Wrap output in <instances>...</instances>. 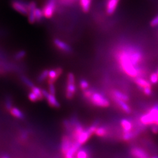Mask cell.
<instances>
[{
    "label": "cell",
    "instance_id": "1",
    "mask_svg": "<svg viewBox=\"0 0 158 158\" xmlns=\"http://www.w3.org/2000/svg\"><path fill=\"white\" fill-rule=\"evenodd\" d=\"M117 59L122 70L128 76L136 78L140 74L139 64L143 55L142 51L134 46H125L118 52Z\"/></svg>",
    "mask_w": 158,
    "mask_h": 158
},
{
    "label": "cell",
    "instance_id": "2",
    "mask_svg": "<svg viewBox=\"0 0 158 158\" xmlns=\"http://www.w3.org/2000/svg\"><path fill=\"white\" fill-rule=\"evenodd\" d=\"M139 121V124L144 127L152 125H158V103L155 104L147 113L141 115Z\"/></svg>",
    "mask_w": 158,
    "mask_h": 158
},
{
    "label": "cell",
    "instance_id": "3",
    "mask_svg": "<svg viewBox=\"0 0 158 158\" xmlns=\"http://www.w3.org/2000/svg\"><path fill=\"white\" fill-rule=\"evenodd\" d=\"M89 100L93 105L98 107L107 108L110 106L109 100L102 93L99 92L94 91Z\"/></svg>",
    "mask_w": 158,
    "mask_h": 158
},
{
    "label": "cell",
    "instance_id": "4",
    "mask_svg": "<svg viewBox=\"0 0 158 158\" xmlns=\"http://www.w3.org/2000/svg\"><path fill=\"white\" fill-rule=\"evenodd\" d=\"M58 8L57 0H47L42 8L44 15L45 18L50 19L54 16Z\"/></svg>",
    "mask_w": 158,
    "mask_h": 158
},
{
    "label": "cell",
    "instance_id": "5",
    "mask_svg": "<svg viewBox=\"0 0 158 158\" xmlns=\"http://www.w3.org/2000/svg\"><path fill=\"white\" fill-rule=\"evenodd\" d=\"M53 44L56 49L63 53L69 55L72 53L73 52V49L71 46L59 38H54L53 40Z\"/></svg>",
    "mask_w": 158,
    "mask_h": 158
},
{
    "label": "cell",
    "instance_id": "6",
    "mask_svg": "<svg viewBox=\"0 0 158 158\" xmlns=\"http://www.w3.org/2000/svg\"><path fill=\"white\" fill-rule=\"evenodd\" d=\"M28 2L23 0H12L11 4L15 11L23 15L27 16L28 14Z\"/></svg>",
    "mask_w": 158,
    "mask_h": 158
},
{
    "label": "cell",
    "instance_id": "7",
    "mask_svg": "<svg viewBox=\"0 0 158 158\" xmlns=\"http://www.w3.org/2000/svg\"><path fill=\"white\" fill-rule=\"evenodd\" d=\"M63 73V69L56 68L49 70L48 82L49 83H55L58 78L61 76Z\"/></svg>",
    "mask_w": 158,
    "mask_h": 158
},
{
    "label": "cell",
    "instance_id": "8",
    "mask_svg": "<svg viewBox=\"0 0 158 158\" xmlns=\"http://www.w3.org/2000/svg\"><path fill=\"white\" fill-rule=\"evenodd\" d=\"M130 153L134 158H150L149 154L143 148L138 147L131 148Z\"/></svg>",
    "mask_w": 158,
    "mask_h": 158
},
{
    "label": "cell",
    "instance_id": "9",
    "mask_svg": "<svg viewBox=\"0 0 158 158\" xmlns=\"http://www.w3.org/2000/svg\"><path fill=\"white\" fill-rule=\"evenodd\" d=\"M42 94L44 95V97L46 98V99L47 100V102L50 106L54 108L60 107V103L57 101L55 95L51 94L49 92L46 91L45 90H42Z\"/></svg>",
    "mask_w": 158,
    "mask_h": 158
},
{
    "label": "cell",
    "instance_id": "10",
    "mask_svg": "<svg viewBox=\"0 0 158 158\" xmlns=\"http://www.w3.org/2000/svg\"><path fill=\"white\" fill-rule=\"evenodd\" d=\"M113 98V101L115 102L116 105L122 111H123L125 113L129 114L131 113V108L128 104L127 103V102H124L123 100H121L118 98H117L115 97H111Z\"/></svg>",
    "mask_w": 158,
    "mask_h": 158
},
{
    "label": "cell",
    "instance_id": "11",
    "mask_svg": "<svg viewBox=\"0 0 158 158\" xmlns=\"http://www.w3.org/2000/svg\"><path fill=\"white\" fill-rule=\"evenodd\" d=\"M74 124V127L72 129V136L74 141H77L81 133L85 131V128L83 125L79 123V122H76Z\"/></svg>",
    "mask_w": 158,
    "mask_h": 158
},
{
    "label": "cell",
    "instance_id": "12",
    "mask_svg": "<svg viewBox=\"0 0 158 158\" xmlns=\"http://www.w3.org/2000/svg\"><path fill=\"white\" fill-rule=\"evenodd\" d=\"M72 141H71V139L68 135H64L63 136L62 142V145H61V151L63 155H64L70 149V147L72 146Z\"/></svg>",
    "mask_w": 158,
    "mask_h": 158
},
{
    "label": "cell",
    "instance_id": "13",
    "mask_svg": "<svg viewBox=\"0 0 158 158\" xmlns=\"http://www.w3.org/2000/svg\"><path fill=\"white\" fill-rule=\"evenodd\" d=\"M119 0H107L106 4V12L108 15H112L115 12Z\"/></svg>",
    "mask_w": 158,
    "mask_h": 158
},
{
    "label": "cell",
    "instance_id": "14",
    "mask_svg": "<svg viewBox=\"0 0 158 158\" xmlns=\"http://www.w3.org/2000/svg\"><path fill=\"white\" fill-rule=\"evenodd\" d=\"M120 125L123 129V132H130L133 130L134 125L130 119L127 118H123L121 119Z\"/></svg>",
    "mask_w": 158,
    "mask_h": 158
},
{
    "label": "cell",
    "instance_id": "15",
    "mask_svg": "<svg viewBox=\"0 0 158 158\" xmlns=\"http://www.w3.org/2000/svg\"><path fill=\"white\" fill-rule=\"evenodd\" d=\"M76 92V85L75 83H67L66 88V97L69 100L72 99Z\"/></svg>",
    "mask_w": 158,
    "mask_h": 158
},
{
    "label": "cell",
    "instance_id": "16",
    "mask_svg": "<svg viewBox=\"0 0 158 158\" xmlns=\"http://www.w3.org/2000/svg\"><path fill=\"white\" fill-rule=\"evenodd\" d=\"M139 134V130L131 131L130 132H123L122 135V139L124 142H128L135 138Z\"/></svg>",
    "mask_w": 158,
    "mask_h": 158
},
{
    "label": "cell",
    "instance_id": "17",
    "mask_svg": "<svg viewBox=\"0 0 158 158\" xmlns=\"http://www.w3.org/2000/svg\"><path fill=\"white\" fill-rule=\"evenodd\" d=\"M92 134L87 130V129L85 130V131L81 133V134L80 135L79 138L77 139V141L79 142V143L81 145L85 144L88 141V140L90 138Z\"/></svg>",
    "mask_w": 158,
    "mask_h": 158
},
{
    "label": "cell",
    "instance_id": "18",
    "mask_svg": "<svg viewBox=\"0 0 158 158\" xmlns=\"http://www.w3.org/2000/svg\"><path fill=\"white\" fill-rule=\"evenodd\" d=\"M111 97H115L117 98H118L125 102H129L130 100L129 96H127V94H125L118 90H113L111 91Z\"/></svg>",
    "mask_w": 158,
    "mask_h": 158
},
{
    "label": "cell",
    "instance_id": "19",
    "mask_svg": "<svg viewBox=\"0 0 158 158\" xmlns=\"http://www.w3.org/2000/svg\"><path fill=\"white\" fill-rule=\"evenodd\" d=\"M79 2L82 11L85 13L89 12L90 10L92 0H79Z\"/></svg>",
    "mask_w": 158,
    "mask_h": 158
},
{
    "label": "cell",
    "instance_id": "20",
    "mask_svg": "<svg viewBox=\"0 0 158 158\" xmlns=\"http://www.w3.org/2000/svg\"><path fill=\"white\" fill-rule=\"evenodd\" d=\"M135 83L141 89L143 88H145V87H152L151 82H149V81H148L145 79H143L141 77H139L135 78Z\"/></svg>",
    "mask_w": 158,
    "mask_h": 158
},
{
    "label": "cell",
    "instance_id": "21",
    "mask_svg": "<svg viewBox=\"0 0 158 158\" xmlns=\"http://www.w3.org/2000/svg\"><path fill=\"white\" fill-rule=\"evenodd\" d=\"M34 14L36 23H41L43 21L44 18H45L42 8L36 7L34 10Z\"/></svg>",
    "mask_w": 158,
    "mask_h": 158
},
{
    "label": "cell",
    "instance_id": "22",
    "mask_svg": "<svg viewBox=\"0 0 158 158\" xmlns=\"http://www.w3.org/2000/svg\"><path fill=\"white\" fill-rule=\"evenodd\" d=\"M108 133V132L107 128L105 126L98 127L94 132V134L96 135L101 138L106 137Z\"/></svg>",
    "mask_w": 158,
    "mask_h": 158
},
{
    "label": "cell",
    "instance_id": "23",
    "mask_svg": "<svg viewBox=\"0 0 158 158\" xmlns=\"http://www.w3.org/2000/svg\"><path fill=\"white\" fill-rule=\"evenodd\" d=\"M10 111L12 115L17 118L21 119L24 118L23 113L18 108L12 107L11 109L10 110Z\"/></svg>",
    "mask_w": 158,
    "mask_h": 158
},
{
    "label": "cell",
    "instance_id": "24",
    "mask_svg": "<svg viewBox=\"0 0 158 158\" xmlns=\"http://www.w3.org/2000/svg\"><path fill=\"white\" fill-rule=\"evenodd\" d=\"M76 158H90V153L85 148H80L76 153Z\"/></svg>",
    "mask_w": 158,
    "mask_h": 158
},
{
    "label": "cell",
    "instance_id": "25",
    "mask_svg": "<svg viewBox=\"0 0 158 158\" xmlns=\"http://www.w3.org/2000/svg\"><path fill=\"white\" fill-rule=\"evenodd\" d=\"M57 4L62 6H70L74 5L79 0H57Z\"/></svg>",
    "mask_w": 158,
    "mask_h": 158
},
{
    "label": "cell",
    "instance_id": "26",
    "mask_svg": "<svg viewBox=\"0 0 158 158\" xmlns=\"http://www.w3.org/2000/svg\"><path fill=\"white\" fill-rule=\"evenodd\" d=\"M27 56V52L25 50H19V51L16 52L14 55L13 58L18 61L22 60L23 59H24Z\"/></svg>",
    "mask_w": 158,
    "mask_h": 158
},
{
    "label": "cell",
    "instance_id": "27",
    "mask_svg": "<svg viewBox=\"0 0 158 158\" xmlns=\"http://www.w3.org/2000/svg\"><path fill=\"white\" fill-rule=\"evenodd\" d=\"M48 73H49V70H42L40 74L37 77V81L38 83H42L45 81L46 79H48Z\"/></svg>",
    "mask_w": 158,
    "mask_h": 158
},
{
    "label": "cell",
    "instance_id": "28",
    "mask_svg": "<svg viewBox=\"0 0 158 158\" xmlns=\"http://www.w3.org/2000/svg\"><path fill=\"white\" fill-rule=\"evenodd\" d=\"M31 91L33 92L34 94H35L38 97L40 101L42 100L44 98V95L42 94V91L39 87H36V86L34 85L31 88Z\"/></svg>",
    "mask_w": 158,
    "mask_h": 158
},
{
    "label": "cell",
    "instance_id": "29",
    "mask_svg": "<svg viewBox=\"0 0 158 158\" xmlns=\"http://www.w3.org/2000/svg\"><path fill=\"white\" fill-rule=\"evenodd\" d=\"M21 81H23V83L27 86L29 87L30 89L35 85L34 83H32V81L25 76H23V75L21 76Z\"/></svg>",
    "mask_w": 158,
    "mask_h": 158
},
{
    "label": "cell",
    "instance_id": "30",
    "mask_svg": "<svg viewBox=\"0 0 158 158\" xmlns=\"http://www.w3.org/2000/svg\"><path fill=\"white\" fill-rule=\"evenodd\" d=\"M79 86L80 88L82 90H85L89 87V83L85 79H81L79 81Z\"/></svg>",
    "mask_w": 158,
    "mask_h": 158
},
{
    "label": "cell",
    "instance_id": "31",
    "mask_svg": "<svg viewBox=\"0 0 158 158\" xmlns=\"http://www.w3.org/2000/svg\"><path fill=\"white\" fill-rule=\"evenodd\" d=\"M94 90L87 89L85 90H83V96L87 100H89L91 96L93 95V94L94 93Z\"/></svg>",
    "mask_w": 158,
    "mask_h": 158
},
{
    "label": "cell",
    "instance_id": "32",
    "mask_svg": "<svg viewBox=\"0 0 158 158\" xmlns=\"http://www.w3.org/2000/svg\"><path fill=\"white\" fill-rule=\"evenodd\" d=\"M150 82L153 84L155 85L158 83V74L155 73H153L151 74L150 76Z\"/></svg>",
    "mask_w": 158,
    "mask_h": 158
},
{
    "label": "cell",
    "instance_id": "33",
    "mask_svg": "<svg viewBox=\"0 0 158 158\" xmlns=\"http://www.w3.org/2000/svg\"><path fill=\"white\" fill-rule=\"evenodd\" d=\"M67 83H75V77L73 73H68L67 76Z\"/></svg>",
    "mask_w": 158,
    "mask_h": 158
},
{
    "label": "cell",
    "instance_id": "34",
    "mask_svg": "<svg viewBox=\"0 0 158 158\" xmlns=\"http://www.w3.org/2000/svg\"><path fill=\"white\" fill-rule=\"evenodd\" d=\"M28 98L31 102H37V101H40L38 97H37V96H36L35 94H34L33 92H31V93H29Z\"/></svg>",
    "mask_w": 158,
    "mask_h": 158
},
{
    "label": "cell",
    "instance_id": "35",
    "mask_svg": "<svg viewBox=\"0 0 158 158\" xmlns=\"http://www.w3.org/2000/svg\"><path fill=\"white\" fill-rule=\"evenodd\" d=\"M141 90L144 93V94L146 96H151L152 94V91L151 89V87H145L142 89Z\"/></svg>",
    "mask_w": 158,
    "mask_h": 158
},
{
    "label": "cell",
    "instance_id": "36",
    "mask_svg": "<svg viewBox=\"0 0 158 158\" xmlns=\"http://www.w3.org/2000/svg\"><path fill=\"white\" fill-rule=\"evenodd\" d=\"M49 93L51 94H53V95H55V93H56V89H55V85L54 83H49Z\"/></svg>",
    "mask_w": 158,
    "mask_h": 158
},
{
    "label": "cell",
    "instance_id": "37",
    "mask_svg": "<svg viewBox=\"0 0 158 158\" xmlns=\"http://www.w3.org/2000/svg\"><path fill=\"white\" fill-rule=\"evenodd\" d=\"M151 25L152 27H156L158 25V15L154 18L151 22Z\"/></svg>",
    "mask_w": 158,
    "mask_h": 158
},
{
    "label": "cell",
    "instance_id": "38",
    "mask_svg": "<svg viewBox=\"0 0 158 158\" xmlns=\"http://www.w3.org/2000/svg\"><path fill=\"white\" fill-rule=\"evenodd\" d=\"M151 131L153 134H158V125H151Z\"/></svg>",
    "mask_w": 158,
    "mask_h": 158
},
{
    "label": "cell",
    "instance_id": "39",
    "mask_svg": "<svg viewBox=\"0 0 158 158\" xmlns=\"http://www.w3.org/2000/svg\"><path fill=\"white\" fill-rule=\"evenodd\" d=\"M6 108L8 111H10V110L11 109V108L12 107V103L11 102V100H7V101H6Z\"/></svg>",
    "mask_w": 158,
    "mask_h": 158
},
{
    "label": "cell",
    "instance_id": "40",
    "mask_svg": "<svg viewBox=\"0 0 158 158\" xmlns=\"http://www.w3.org/2000/svg\"><path fill=\"white\" fill-rule=\"evenodd\" d=\"M0 158H9L7 156H6V155H4V156H1Z\"/></svg>",
    "mask_w": 158,
    "mask_h": 158
},
{
    "label": "cell",
    "instance_id": "41",
    "mask_svg": "<svg viewBox=\"0 0 158 158\" xmlns=\"http://www.w3.org/2000/svg\"><path fill=\"white\" fill-rule=\"evenodd\" d=\"M151 158H158V155H155V156H153Z\"/></svg>",
    "mask_w": 158,
    "mask_h": 158
},
{
    "label": "cell",
    "instance_id": "42",
    "mask_svg": "<svg viewBox=\"0 0 158 158\" xmlns=\"http://www.w3.org/2000/svg\"><path fill=\"white\" fill-rule=\"evenodd\" d=\"M157 74H158V72H157Z\"/></svg>",
    "mask_w": 158,
    "mask_h": 158
}]
</instances>
